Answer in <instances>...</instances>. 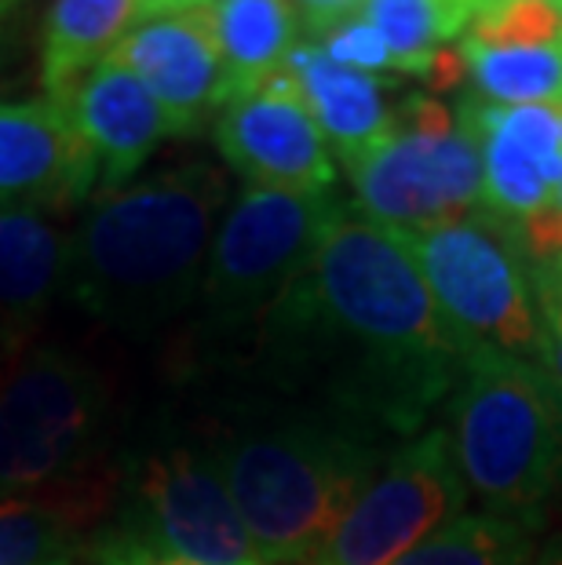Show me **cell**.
<instances>
[{"label":"cell","mask_w":562,"mask_h":565,"mask_svg":"<svg viewBox=\"0 0 562 565\" xmlns=\"http://www.w3.org/2000/svg\"><path fill=\"white\" fill-rule=\"evenodd\" d=\"M259 358L285 391L399 441L446 408L464 365L402 234L347 204L263 321Z\"/></svg>","instance_id":"cell-1"},{"label":"cell","mask_w":562,"mask_h":565,"mask_svg":"<svg viewBox=\"0 0 562 565\" xmlns=\"http://www.w3.org/2000/svg\"><path fill=\"white\" fill-rule=\"evenodd\" d=\"M405 441V438H402ZM399 438L343 408H256L209 441L263 565H307L384 471Z\"/></svg>","instance_id":"cell-2"},{"label":"cell","mask_w":562,"mask_h":565,"mask_svg":"<svg viewBox=\"0 0 562 565\" xmlns=\"http://www.w3.org/2000/svg\"><path fill=\"white\" fill-rule=\"evenodd\" d=\"M231 186L216 164L179 168L103 190L70 237V292L103 321L150 332L198 303Z\"/></svg>","instance_id":"cell-3"},{"label":"cell","mask_w":562,"mask_h":565,"mask_svg":"<svg viewBox=\"0 0 562 565\" xmlns=\"http://www.w3.org/2000/svg\"><path fill=\"white\" fill-rule=\"evenodd\" d=\"M460 478L489 514L537 522L562 482V383L552 369L464 351L442 408Z\"/></svg>","instance_id":"cell-4"},{"label":"cell","mask_w":562,"mask_h":565,"mask_svg":"<svg viewBox=\"0 0 562 565\" xmlns=\"http://www.w3.org/2000/svg\"><path fill=\"white\" fill-rule=\"evenodd\" d=\"M402 242L460 351H497L555 372L519 226L478 209L464 220L402 234Z\"/></svg>","instance_id":"cell-5"},{"label":"cell","mask_w":562,"mask_h":565,"mask_svg":"<svg viewBox=\"0 0 562 565\" xmlns=\"http://www.w3.org/2000/svg\"><path fill=\"white\" fill-rule=\"evenodd\" d=\"M343 168L354 209L402 234L483 209V142L468 99L449 110L438 95H405L388 136Z\"/></svg>","instance_id":"cell-6"},{"label":"cell","mask_w":562,"mask_h":565,"mask_svg":"<svg viewBox=\"0 0 562 565\" xmlns=\"http://www.w3.org/2000/svg\"><path fill=\"white\" fill-rule=\"evenodd\" d=\"M340 209L337 190H237L209 248L198 292L201 329L216 340L259 332Z\"/></svg>","instance_id":"cell-7"},{"label":"cell","mask_w":562,"mask_h":565,"mask_svg":"<svg viewBox=\"0 0 562 565\" xmlns=\"http://www.w3.org/2000/svg\"><path fill=\"white\" fill-rule=\"evenodd\" d=\"M110 391L88 362L33 351L0 380V497L88 486Z\"/></svg>","instance_id":"cell-8"},{"label":"cell","mask_w":562,"mask_h":565,"mask_svg":"<svg viewBox=\"0 0 562 565\" xmlns=\"http://www.w3.org/2000/svg\"><path fill=\"white\" fill-rule=\"evenodd\" d=\"M128 533L201 565H263L205 445L161 441L128 467Z\"/></svg>","instance_id":"cell-9"},{"label":"cell","mask_w":562,"mask_h":565,"mask_svg":"<svg viewBox=\"0 0 562 565\" xmlns=\"http://www.w3.org/2000/svg\"><path fill=\"white\" fill-rule=\"evenodd\" d=\"M464 508L468 486L446 427H424L394 445L384 471L307 565H391L435 529L460 519Z\"/></svg>","instance_id":"cell-10"},{"label":"cell","mask_w":562,"mask_h":565,"mask_svg":"<svg viewBox=\"0 0 562 565\" xmlns=\"http://www.w3.org/2000/svg\"><path fill=\"white\" fill-rule=\"evenodd\" d=\"M220 158L245 186L271 190H332L337 153L285 70L253 92L234 95L212 125Z\"/></svg>","instance_id":"cell-11"},{"label":"cell","mask_w":562,"mask_h":565,"mask_svg":"<svg viewBox=\"0 0 562 565\" xmlns=\"http://www.w3.org/2000/svg\"><path fill=\"white\" fill-rule=\"evenodd\" d=\"M110 58L147 84V92L169 117L172 136H194L209 114H220L231 99L226 66L205 4L142 15Z\"/></svg>","instance_id":"cell-12"},{"label":"cell","mask_w":562,"mask_h":565,"mask_svg":"<svg viewBox=\"0 0 562 565\" xmlns=\"http://www.w3.org/2000/svg\"><path fill=\"white\" fill-rule=\"evenodd\" d=\"M483 142V212L530 226L555 212L562 183V103L494 106L468 99Z\"/></svg>","instance_id":"cell-13"},{"label":"cell","mask_w":562,"mask_h":565,"mask_svg":"<svg viewBox=\"0 0 562 565\" xmlns=\"http://www.w3.org/2000/svg\"><path fill=\"white\" fill-rule=\"evenodd\" d=\"M95 183L99 164L55 99L0 103V204L66 209Z\"/></svg>","instance_id":"cell-14"},{"label":"cell","mask_w":562,"mask_h":565,"mask_svg":"<svg viewBox=\"0 0 562 565\" xmlns=\"http://www.w3.org/2000/svg\"><path fill=\"white\" fill-rule=\"evenodd\" d=\"M59 106L88 142L95 164H99V186L117 190L139 172L165 139H172V125L158 99L147 92L128 66L117 58H103L88 70Z\"/></svg>","instance_id":"cell-15"},{"label":"cell","mask_w":562,"mask_h":565,"mask_svg":"<svg viewBox=\"0 0 562 565\" xmlns=\"http://www.w3.org/2000/svg\"><path fill=\"white\" fill-rule=\"evenodd\" d=\"M282 70L296 84L315 125L343 164L362 158L369 147H377L388 136L394 106L384 99L380 77L332 63L310 38L296 41Z\"/></svg>","instance_id":"cell-16"},{"label":"cell","mask_w":562,"mask_h":565,"mask_svg":"<svg viewBox=\"0 0 562 565\" xmlns=\"http://www.w3.org/2000/svg\"><path fill=\"white\" fill-rule=\"evenodd\" d=\"M70 237L44 209L0 204V332L33 324L70 281Z\"/></svg>","instance_id":"cell-17"},{"label":"cell","mask_w":562,"mask_h":565,"mask_svg":"<svg viewBox=\"0 0 562 565\" xmlns=\"http://www.w3.org/2000/svg\"><path fill=\"white\" fill-rule=\"evenodd\" d=\"M103 492L88 486L0 497V565H74Z\"/></svg>","instance_id":"cell-18"},{"label":"cell","mask_w":562,"mask_h":565,"mask_svg":"<svg viewBox=\"0 0 562 565\" xmlns=\"http://www.w3.org/2000/svg\"><path fill=\"white\" fill-rule=\"evenodd\" d=\"M136 22V0H52L41 33L44 99H63L88 70L114 55Z\"/></svg>","instance_id":"cell-19"},{"label":"cell","mask_w":562,"mask_h":565,"mask_svg":"<svg viewBox=\"0 0 562 565\" xmlns=\"http://www.w3.org/2000/svg\"><path fill=\"white\" fill-rule=\"evenodd\" d=\"M205 8L216 30L231 99L278 74L300 41V15L293 0H209Z\"/></svg>","instance_id":"cell-20"},{"label":"cell","mask_w":562,"mask_h":565,"mask_svg":"<svg viewBox=\"0 0 562 565\" xmlns=\"http://www.w3.org/2000/svg\"><path fill=\"white\" fill-rule=\"evenodd\" d=\"M457 47L483 103H562V38L526 47H478L468 41H460Z\"/></svg>","instance_id":"cell-21"},{"label":"cell","mask_w":562,"mask_h":565,"mask_svg":"<svg viewBox=\"0 0 562 565\" xmlns=\"http://www.w3.org/2000/svg\"><path fill=\"white\" fill-rule=\"evenodd\" d=\"M537 522L464 511L391 565H530Z\"/></svg>","instance_id":"cell-22"},{"label":"cell","mask_w":562,"mask_h":565,"mask_svg":"<svg viewBox=\"0 0 562 565\" xmlns=\"http://www.w3.org/2000/svg\"><path fill=\"white\" fill-rule=\"evenodd\" d=\"M310 41H315L332 63H340L347 70H358V74L380 77V74H391L394 70V58L388 52L384 38H380L362 15L343 19L332 30L318 33V38H310Z\"/></svg>","instance_id":"cell-23"},{"label":"cell","mask_w":562,"mask_h":565,"mask_svg":"<svg viewBox=\"0 0 562 565\" xmlns=\"http://www.w3.org/2000/svg\"><path fill=\"white\" fill-rule=\"evenodd\" d=\"M95 565H201V562L169 555V551L147 544V540H139L136 533H128V529H117V533L99 540Z\"/></svg>","instance_id":"cell-24"},{"label":"cell","mask_w":562,"mask_h":565,"mask_svg":"<svg viewBox=\"0 0 562 565\" xmlns=\"http://www.w3.org/2000/svg\"><path fill=\"white\" fill-rule=\"evenodd\" d=\"M533 288H537V307H541V318L548 329V343H552L555 376L562 383V274H559V259H548L537 267Z\"/></svg>","instance_id":"cell-25"},{"label":"cell","mask_w":562,"mask_h":565,"mask_svg":"<svg viewBox=\"0 0 562 565\" xmlns=\"http://www.w3.org/2000/svg\"><path fill=\"white\" fill-rule=\"evenodd\" d=\"M365 0H293L296 15H300V26L307 30V38H318V33L332 30L337 22L351 19L362 11Z\"/></svg>","instance_id":"cell-26"},{"label":"cell","mask_w":562,"mask_h":565,"mask_svg":"<svg viewBox=\"0 0 562 565\" xmlns=\"http://www.w3.org/2000/svg\"><path fill=\"white\" fill-rule=\"evenodd\" d=\"M139 4V19L142 15H161V11H183V8H201L209 0H136Z\"/></svg>","instance_id":"cell-27"},{"label":"cell","mask_w":562,"mask_h":565,"mask_svg":"<svg viewBox=\"0 0 562 565\" xmlns=\"http://www.w3.org/2000/svg\"><path fill=\"white\" fill-rule=\"evenodd\" d=\"M530 565H562V544H552L544 551V555H537Z\"/></svg>","instance_id":"cell-28"},{"label":"cell","mask_w":562,"mask_h":565,"mask_svg":"<svg viewBox=\"0 0 562 565\" xmlns=\"http://www.w3.org/2000/svg\"><path fill=\"white\" fill-rule=\"evenodd\" d=\"M15 4H19V0H0V15H4V11H11Z\"/></svg>","instance_id":"cell-29"},{"label":"cell","mask_w":562,"mask_h":565,"mask_svg":"<svg viewBox=\"0 0 562 565\" xmlns=\"http://www.w3.org/2000/svg\"><path fill=\"white\" fill-rule=\"evenodd\" d=\"M555 209L562 212V183H559V201H555Z\"/></svg>","instance_id":"cell-30"},{"label":"cell","mask_w":562,"mask_h":565,"mask_svg":"<svg viewBox=\"0 0 562 565\" xmlns=\"http://www.w3.org/2000/svg\"><path fill=\"white\" fill-rule=\"evenodd\" d=\"M544 4H555V8H562V0H544Z\"/></svg>","instance_id":"cell-31"},{"label":"cell","mask_w":562,"mask_h":565,"mask_svg":"<svg viewBox=\"0 0 562 565\" xmlns=\"http://www.w3.org/2000/svg\"><path fill=\"white\" fill-rule=\"evenodd\" d=\"M559 274H562V259H559Z\"/></svg>","instance_id":"cell-32"}]
</instances>
